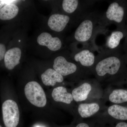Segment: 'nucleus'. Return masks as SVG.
<instances>
[{"label": "nucleus", "mask_w": 127, "mask_h": 127, "mask_svg": "<svg viewBox=\"0 0 127 127\" xmlns=\"http://www.w3.org/2000/svg\"><path fill=\"white\" fill-rule=\"evenodd\" d=\"M102 14L98 12H91L78 25L73 35L76 42L85 44L93 40L97 33L105 29L101 23Z\"/></svg>", "instance_id": "1"}, {"label": "nucleus", "mask_w": 127, "mask_h": 127, "mask_svg": "<svg viewBox=\"0 0 127 127\" xmlns=\"http://www.w3.org/2000/svg\"><path fill=\"white\" fill-rule=\"evenodd\" d=\"M122 55L118 50H102L96 57L95 70L98 76L103 77L117 74L122 64Z\"/></svg>", "instance_id": "2"}, {"label": "nucleus", "mask_w": 127, "mask_h": 127, "mask_svg": "<svg viewBox=\"0 0 127 127\" xmlns=\"http://www.w3.org/2000/svg\"><path fill=\"white\" fill-rule=\"evenodd\" d=\"M127 9V4L125 1L116 0L111 2L102 15L101 23L102 27L105 29L108 25L114 23L118 29L125 27Z\"/></svg>", "instance_id": "3"}, {"label": "nucleus", "mask_w": 127, "mask_h": 127, "mask_svg": "<svg viewBox=\"0 0 127 127\" xmlns=\"http://www.w3.org/2000/svg\"><path fill=\"white\" fill-rule=\"evenodd\" d=\"M25 96L30 102L34 106L43 107L46 106L47 99L44 90L36 81H31L25 88Z\"/></svg>", "instance_id": "4"}, {"label": "nucleus", "mask_w": 127, "mask_h": 127, "mask_svg": "<svg viewBox=\"0 0 127 127\" xmlns=\"http://www.w3.org/2000/svg\"><path fill=\"white\" fill-rule=\"evenodd\" d=\"M2 111L5 127H17L20 120V111L16 102L12 100H6L2 103Z\"/></svg>", "instance_id": "5"}, {"label": "nucleus", "mask_w": 127, "mask_h": 127, "mask_svg": "<svg viewBox=\"0 0 127 127\" xmlns=\"http://www.w3.org/2000/svg\"><path fill=\"white\" fill-rule=\"evenodd\" d=\"M73 60L84 67H91L95 64L96 56L90 48H76L72 54Z\"/></svg>", "instance_id": "6"}, {"label": "nucleus", "mask_w": 127, "mask_h": 127, "mask_svg": "<svg viewBox=\"0 0 127 127\" xmlns=\"http://www.w3.org/2000/svg\"><path fill=\"white\" fill-rule=\"evenodd\" d=\"M72 20L76 24L79 23L74 18L65 14L56 13L50 16L48 21V25L53 31L60 32L65 29L68 23Z\"/></svg>", "instance_id": "7"}, {"label": "nucleus", "mask_w": 127, "mask_h": 127, "mask_svg": "<svg viewBox=\"0 0 127 127\" xmlns=\"http://www.w3.org/2000/svg\"><path fill=\"white\" fill-rule=\"evenodd\" d=\"M53 68L63 76L72 75L76 72L77 65L74 63L68 61L66 57L60 55L55 58L53 61Z\"/></svg>", "instance_id": "8"}, {"label": "nucleus", "mask_w": 127, "mask_h": 127, "mask_svg": "<svg viewBox=\"0 0 127 127\" xmlns=\"http://www.w3.org/2000/svg\"><path fill=\"white\" fill-rule=\"evenodd\" d=\"M37 41L40 45L46 46L52 51H59L62 47V42L59 37H53L51 34L47 32L41 33L37 37Z\"/></svg>", "instance_id": "9"}, {"label": "nucleus", "mask_w": 127, "mask_h": 127, "mask_svg": "<svg viewBox=\"0 0 127 127\" xmlns=\"http://www.w3.org/2000/svg\"><path fill=\"white\" fill-rule=\"evenodd\" d=\"M127 29L125 27L118 29L111 32L108 36L103 50H117L120 44V41L127 35Z\"/></svg>", "instance_id": "10"}, {"label": "nucleus", "mask_w": 127, "mask_h": 127, "mask_svg": "<svg viewBox=\"0 0 127 127\" xmlns=\"http://www.w3.org/2000/svg\"><path fill=\"white\" fill-rule=\"evenodd\" d=\"M22 51L20 48L14 47L8 50L5 54L4 61L7 69L12 70L20 63Z\"/></svg>", "instance_id": "11"}, {"label": "nucleus", "mask_w": 127, "mask_h": 127, "mask_svg": "<svg viewBox=\"0 0 127 127\" xmlns=\"http://www.w3.org/2000/svg\"><path fill=\"white\" fill-rule=\"evenodd\" d=\"M42 81L46 86H54L57 83L63 81V76L53 68L47 69L41 75Z\"/></svg>", "instance_id": "12"}, {"label": "nucleus", "mask_w": 127, "mask_h": 127, "mask_svg": "<svg viewBox=\"0 0 127 127\" xmlns=\"http://www.w3.org/2000/svg\"><path fill=\"white\" fill-rule=\"evenodd\" d=\"M52 96L55 101L70 104L73 100L72 94L67 92L66 89L63 87L56 88L52 91Z\"/></svg>", "instance_id": "13"}, {"label": "nucleus", "mask_w": 127, "mask_h": 127, "mask_svg": "<svg viewBox=\"0 0 127 127\" xmlns=\"http://www.w3.org/2000/svg\"><path fill=\"white\" fill-rule=\"evenodd\" d=\"M92 90L91 84L87 83L82 84L80 86L75 88L72 91L73 99L76 102L84 101L87 98Z\"/></svg>", "instance_id": "14"}, {"label": "nucleus", "mask_w": 127, "mask_h": 127, "mask_svg": "<svg viewBox=\"0 0 127 127\" xmlns=\"http://www.w3.org/2000/svg\"><path fill=\"white\" fill-rule=\"evenodd\" d=\"M19 9L15 4L4 6L0 10V20H9L15 17L19 12Z\"/></svg>", "instance_id": "15"}, {"label": "nucleus", "mask_w": 127, "mask_h": 127, "mask_svg": "<svg viewBox=\"0 0 127 127\" xmlns=\"http://www.w3.org/2000/svg\"><path fill=\"white\" fill-rule=\"evenodd\" d=\"M100 106L97 103H82L79 104L78 111L83 118H87L93 116L99 111Z\"/></svg>", "instance_id": "16"}, {"label": "nucleus", "mask_w": 127, "mask_h": 127, "mask_svg": "<svg viewBox=\"0 0 127 127\" xmlns=\"http://www.w3.org/2000/svg\"><path fill=\"white\" fill-rule=\"evenodd\" d=\"M108 112L110 116L116 119L127 120V107L114 104L108 108Z\"/></svg>", "instance_id": "17"}, {"label": "nucleus", "mask_w": 127, "mask_h": 127, "mask_svg": "<svg viewBox=\"0 0 127 127\" xmlns=\"http://www.w3.org/2000/svg\"><path fill=\"white\" fill-rule=\"evenodd\" d=\"M109 100L111 102L120 103L127 102V90L116 89L109 95Z\"/></svg>", "instance_id": "18"}, {"label": "nucleus", "mask_w": 127, "mask_h": 127, "mask_svg": "<svg viewBox=\"0 0 127 127\" xmlns=\"http://www.w3.org/2000/svg\"><path fill=\"white\" fill-rule=\"evenodd\" d=\"M18 1H19L14 0H0V10L6 5L10 4H15Z\"/></svg>", "instance_id": "19"}, {"label": "nucleus", "mask_w": 127, "mask_h": 127, "mask_svg": "<svg viewBox=\"0 0 127 127\" xmlns=\"http://www.w3.org/2000/svg\"><path fill=\"white\" fill-rule=\"evenodd\" d=\"M6 52L5 46L4 44L0 43V61H1L4 58Z\"/></svg>", "instance_id": "20"}, {"label": "nucleus", "mask_w": 127, "mask_h": 127, "mask_svg": "<svg viewBox=\"0 0 127 127\" xmlns=\"http://www.w3.org/2000/svg\"><path fill=\"white\" fill-rule=\"evenodd\" d=\"M116 127H127V123H120L118 124Z\"/></svg>", "instance_id": "21"}, {"label": "nucleus", "mask_w": 127, "mask_h": 127, "mask_svg": "<svg viewBox=\"0 0 127 127\" xmlns=\"http://www.w3.org/2000/svg\"><path fill=\"white\" fill-rule=\"evenodd\" d=\"M76 127H89V125L85 123L79 124Z\"/></svg>", "instance_id": "22"}, {"label": "nucleus", "mask_w": 127, "mask_h": 127, "mask_svg": "<svg viewBox=\"0 0 127 127\" xmlns=\"http://www.w3.org/2000/svg\"><path fill=\"white\" fill-rule=\"evenodd\" d=\"M124 56H127V54H126V55H124Z\"/></svg>", "instance_id": "23"}, {"label": "nucleus", "mask_w": 127, "mask_h": 127, "mask_svg": "<svg viewBox=\"0 0 127 127\" xmlns=\"http://www.w3.org/2000/svg\"><path fill=\"white\" fill-rule=\"evenodd\" d=\"M0 127H2V126H1V125H0Z\"/></svg>", "instance_id": "24"}, {"label": "nucleus", "mask_w": 127, "mask_h": 127, "mask_svg": "<svg viewBox=\"0 0 127 127\" xmlns=\"http://www.w3.org/2000/svg\"></svg>", "instance_id": "25"}, {"label": "nucleus", "mask_w": 127, "mask_h": 127, "mask_svg": "<svg viewBox=\"0 0 127 127\" xmlns=\"http://www.w3.org/2000/svg\"></svg>", "instance_id": "26"}]
</instances>
